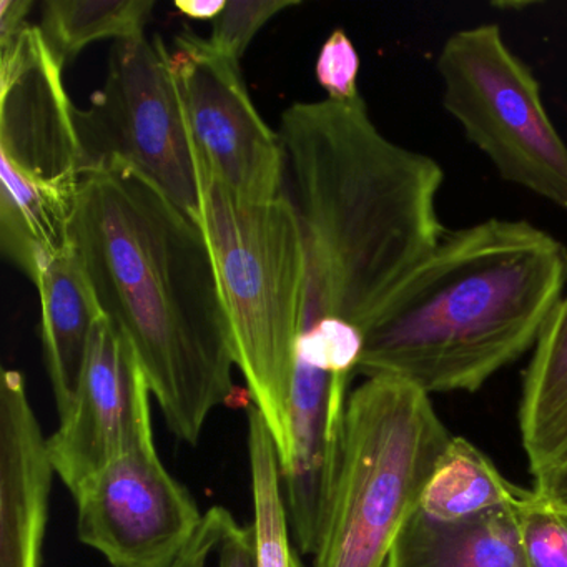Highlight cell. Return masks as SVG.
I'll return each mask as SVG.
<instances>
[{"mask_svg":"<svg viewBox=\"0 0 567 567\" xmlns=\"http://www.w3.org/2000/svg\"><path fill=\"white\" fill-rule=\"evenodd\" d=\"M71 241L102 315L134 348L168 430L195 444L234 394L230 327L204 228L117 157L87 168Z\"/></svg>","mask_w":567,"mask_h":567,"instance_id":"cell-1","label":"cell"},{"mask_svg":"<svg viewBox=\"0 0 567 567\" xmlns=\"http://www.w3.org/2000/svg\"><path fill=\"white\" fill-rule=\"evenodd\" d=\"M248 457L254 491L257 567H301L291 537L277 444L254 404L248 406Z\"/></svg>","mask_w":567,"mask_h":567,"instance_id":"cell-18","label":"cell"},{"mask_svg":"<svg viewBox=\"0 0 567 567\" xmlns=\"http://www.w3.org/2000/svg\"><path fill=\"white\" fill-rule=\"evenodd\" d=\"M451 437L430 394L406 381L367 378L351 391L313 567H386Z\"/></svg>","mask_w":567,"mask_h":567,"instance_id":"cell-5","label":"cell"},{"mask_svg":"<svg viewBox=\"0 0 567 567\" xmlns=\"http://www.w3.org/2000/svg\"><path fill=\"white\" fill-rule=\"evenodd\" d=\"M300 4L297 0H227L224 11L214 21L208 39L221 54L240 62L248 45L271 18L285 9Z\"/></svg>","mask_w":567,"mask_h":567,"instance_id":"cell-21","label":"cell"},{"mask_svg":"<svg viewBox=\"0 0 567 567\" xmlns=\"http://www.w3.org/2000/svg\"><path fill=\"white\" fill-rule=\"evenodd\" d=\"M520 443L536 481L567 461V293L550 313L524 371Z\"/></svg>","mask_w":567,"mask_h":567,"instance_id":"cell-15","label":"cell"},{"mask_svg":"<svg viewBox=\"0 0 567 567\" xmlns=\"http://www.w3.org/2000/svg\"><path fill=\"white\" fill-rule=\"evenodd\" d=\"M386 567H526L511 507L464 520L414 511L394 540Z\"/></svg>","mask_w":567,"mask_h":567,"instance_id":"cell-16","label":"cell"},{"mask_svg":"<svg viewBox=\"0 0 567 567\" xmlns=\"http://www.w3.org/2000/svg\"><path fill=\"white\" fill-rule=\"evenodd\" d=\"M167 61L202 167L241 200L280 198L287 168L284 144L255 109L240 62L190 31L175 35Z\"/></svg>","mask_w":567,"mask_h":567,"instance_id":"cell-9","label":"cell"},{"mask_svg":"<svg viewBox=\"0 0 567 567\" xmlns=\"http://www.w3.org/2000/svg\"><path fill=\"white\" fill-rule=\"evenodd\" d=\"M151 396L134 348L102 317L74 406L48 437L55 474L72 494L112 461L154 443Z\"/></svg>","mask_w":567,"mask_h":567,"instance_id":"cell-11","label":"cell"},{"mask_svg":"<svg viewBox=\"0 0 567 567\" xmlns=\"http://www.w3.org/2000/svg\"><path fill=\"white\" fill-rule=\"evenodd\" d=\"M217 554L218 567H257V537L254 524L240 526L234 517Z\"/></svg>","mask_w":567,"mask_h":567,"instance_id":"cell-24","label":"cell"},{"mask_svg":"<svg viewBox=\"0 0 567 567\" xmlns=\"http://www.w3.org/2000/svg\"><path fill=\"white\" fill-rule=\"evenodd\" d=\"M200 181V227L217 267L235 367L274 436L284 473L293 454L290 400L307 277L300 215L287 195L235 197L202 165Z\"/></svg>","mask_w":567,"mask_h":567,"instance_id":"cell-4","label":"cell"},{"mask_svg":"<svg viewBox=\"0 0 567 567\" xmlns=\"http://www.w3.org/2000/svg\"><path fill=\"white\" fill-rule=\"evenodd\" d=\"M315 72L318 84L327 91L330 101L353 102L361 97L358 92L360 55L347 32L341 29H337L324 41Z\"/></svg>","mask_w":567,"mask_h":567,"instance_id":"cell-22","label":"cell"},{"mask_svg":"<svg viewBox=\"0 0 567 567\" xmlns=\"http://www.w3.org/2000/svg\"><path fill=\"white\" fill-rule=\"evenodd\" d=\"M523 491L509 483L483 451L453 436L424 487L417 511L437 520L473 519L507 509Z\"/></svg>","mask_w":567,"mask_h":567,"instance_id":"cell-17","label":"cell"},{"mask_svg":"<svg viewBox=\"0 0 567 567\" xmlns=\"http://www.w3.org/2000/svg\"><path fill=\"white\" fill-rule=\"evenodd\" d=\"M231 519L234 516L225 507H210L205 513L204 520L190 543L165 567H208L212 556L217 553L218 546L224 540Z\"/></svg>","mask_w":567,"mask_h":567,"instance_id":"cell-23","label":"cell"},{"mask_svg":"<svg viewBox=\"0 0 567 567\" xmlns=\"http://www.w3.org/2000/svg\"><path fill=\"white\" fill-rule=\"evenodd\" d=\"M78 127L85 171L121 158L200 225L197 148L162 39L142 34L115 42L107 82L92 95L89 111L78 109Z\"/></svg>","mask_w":567,"mask_h":567,"instance_id":"cell-7","label":"cell"},{"mask_svg":"<svg viewBox=\"0 0 567 567\" xmlns=\"http://www.w3.org/2000/svg\"><path fill=\"white\" fill-rule=\"evenodd\" d=\"M31 0H2L0 2V45L18 39L29 28L28 16Z\"/></svg>","mask_w":567,"mask_h":567,"instance_id":"cell-25","label":"cell"},{"mask_svg":"<svg viewBox=\"0 0 567 567\" xmlns=\"http://www.w3.org/2000/svg\"><path fill=\"white\" fill-rule=\"evenodd\" d=\"M152 0H51L44 4L41 32L62 68L82 49L102 39L145 34Z\"/></svg>","mask_w":567,"mask_h":567,"instance_id":"cell-19","label":"cell"},{"mask_svg":"<svg viewBox=\"0 0 567 567\" xmlns=\"http://www.w3.org/2000/svg\"><path fill=\"white\" fill-rule=\"evenodd\" d=\"M72 496L78 534L111 567H165L197 534L205 513L158 457L155 443L112 461Z\"/></svg>","mask_w":567,"mask_h":567,"instance_id":"cell-10","label":"cell"},{"mask_svg":"<svg viewBox=\"0 0 567 567\" xmlns=\"http://www.w3.org/2000/svg\"><path fill=\"white\" fill-rule=\"evenodd\" d=\"M526 567H567V501L524 489L511 506Z\"/></svg>","mask_w":567,"mask_h":567,"instance_id":"cell-20","label":"cell"},{"mask_svg":"<svg viewBox=\"0 0 567 567\" xmlns=\"http://www.w3.org/2000/svg\"><path fill=\"white\" fill-rule=\"evenodd\" d=\"M227 6V0H175L181 14L197 21H215Z\"/></svg>","mask_w":567,"mask_h":567,"instance_id":"cell-26","label":"cell"},{"mask_svg":"<svg viewBox=\"0 0 567 567\" xmlns=\"http://www.w3.org/2000/svg\"><path fill=\"white\" fill-rule=\"evenodd\" d=\"M567 284V248L526 220L446 230L363 330L357 374L474 393L533 351Z\"/></svg>","mask_w":567,"mask_h":567,"instance_id":"cell-3","label":"cell"},{"mask_svg":"<svg viewBox=\"0 0 567 567\" xmlns=\"http://www.w3.org/2000/svg\"><path fill=\"white\" fill-rule=\"evenodd\" d=\"M278 135L303 227L307 280L323 291L328 317L363 333L446 234L437 214L443 168L381 134L363 97L297 102Z\"/></svg>","mask_w":567,"mask_h":567,"instance_id":"cell-2","label":"cell"},{"mask_svg":"<svg viewBox=\"0 0 567 567\" xmlns=\"http://www.w3.org/2000/svg\"><path fill=\"white\" fill-rule=\"evenodd\" d=\"M62 72L35 25L0 45V188L38 192L74 210L85 154Z\"/></svg>","mask_w":567,"mask_h":567,"instance_id":"cell-8","label":"cell"},{"mask_svg":"<svg viewBox=\"0 0 567 567\" xmlns=\"http://www.w3.org/2000/svg\"><path fill=\"white\" fill-rule=\"evenodd\" d=\"M443 107L497 175L567 212V144L540 85L496 24L460 29L437 55Z\"/></svg>","mask_w":567,"mask_h":567,"instance_id":"cell-6","label":"cell"},{"mask_svg":"<svg viewBox=\"0 0 567 567\" xmlns=\"http://www.w3.org/2000/svg\"><path fill=\"white\" fill-rule=\"evenodd\" d=\"M35 287L45 364L59 416L64 420L78 398L95 324L104 315L72 245L45 267Z\"/></svg>","mask_w":567,"mask_h":567,"instance_id":"cell-14","label":"cell"},{"mask_svg":"<svg viewBox=\"0 0 567 567\" xmlns=\"http://www.w3.org/2000/svg\"><path fill=\"white\" fill-rule=\"evenodd\" d=\"M42 434L19 371L0 378V567H42L52 477Z\"/></svg>","mask_w":567,"mask_h":567,"instance_id":"cell-13","label":"cell"},{"mask_svg":"<svg viewBox=\"0 0 567 567\" xmlns=\"http://www.w3.org/2000/svg\"><path fill=\"white\" fill-rule=\"evenodd\" d=\"M534 489L549 494V496L556 497V499L567 501V461L560 464L556 471L543 477V480L536 481Z\"/></svg>","mask_w":567,"mask_h":567,"instance_id":"cell-27","label":"cell"},{"mask_svg":"<svg viewBox=\"0 0 567 567\" xmlns=\"http://www.w3.org/2000/svg\"><path fill=\"white\" fill-rule=\"evenodd\" d=\"M353 361L310 333L295 354L290 426L293 454L284 476L291 537L315 556L340 471Z\"/></svg>","mask_w":567,"mask_h":567,"instance_id":"cell-12","label":"cell"}]
</instances>
